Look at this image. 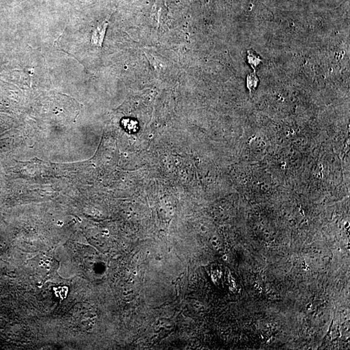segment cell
Listing matches in <instances>:
<instances>
[{"mask_svg": "<svg viewBox=\"0 0 350 350\" xmlns=\"http://www.w3.org/2000/svg\"><path fill=\"white\" fill-rule=\"evenodd\" d=\"M134 274H135V275H136L137 272H134Z\"/></svg>", "mask_w": 350, "mask_h": 350, "instance_id": "obj_2", "label": "cell"}, {"mask_svg": "<svg viewBox=\"0 0 350 350\" xmlns=\"http://www.w3.org/2000/svg\"><path fill=\"white\" fill-rule=\"evenodd\" d=\"M107 26H108V22L106 20L96 27L95 30L93 31L92 35H91V42L95 46L99 48L102 47Z\"/></svg>", "mask_w": 350, "mask_h": 350, "instance_id": "obj_1", "label": "cell"}]
</instances>
